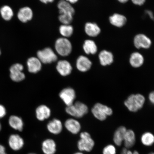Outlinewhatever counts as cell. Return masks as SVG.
I'll use <instances>...</instances> for the list:
<instances>
[{
    "instance_id": "cell-41",
    "label": "cell",
    "mask_w": 154,
    "mask_h": 154,
    "mask_svg": "<svg viewBox=\"0 0 154 154\" xmlns=\"http://www.w3.org/2000/svg\"><path fill=\"white\" fill-rule=\"evenodd\" d=\"M117 1L121 3H127L129 0H117Z\"/></svg>"
},
{
    "instance_id": "cell-25",
    "label": "cell",
    "mask_w": 154,
    "mask_h": 154,
    "mask_svg": "<svg viewBox=\"0 0 154 154\" xmlns=\"http://www.w3.org/2000/svg\"><path fill=\"white\" fill-rule=\"evenodd\" d=\"M136 140L135 134L134 131L131 130H127L123 142L125 147L129 149L133 147L135 143Z\"/></svg>"
},
{
    "instance_id": "cell-10",
    "label": "cell",
    "mask_w": 154,
    "mask_h": 154,
    "mask_svg": "<svg viewBox=\"0 0 154 154\" xmlns=\"http://www.w3.org/2000/svg\"><path fill=\"white\" fill-rule=\"evenodd\" d=\"M8 143L10 147L14 151H19L24 145V141L21 136L17 134H13L10 136Z\"/></svg>"
},
{
    "instance_id": "cell-38",
    "label": "cell",
    "mask_w": 154,
    "mask_h": 154,
    "mask_svg": "<svg viewBox=\"0 0 154 154\" xmlns=\"http://www.w3.org/2000/svg\"><path fill=\"white\" fill-rule=\"evenodd\" d=\"M126 154H140L139 152L137 151H132L130 150H128V152Z\"/></svg>"
},
{
    "instance_id": "cell-1",
    "label": "cell",
    "mask_w": 154,
    "mask_h": 154,
    "mask_svg": "<svg viewBox=\"0 0 154 154\" xmlns=\"http://www.w3.org/2000/svg\"><path fill=\"white\" fill-rule=\"evenodd\" d=\"M145 102V97L141 94H132L125 100L124 104L129 110L136 112L142 108Z\"/></svg>"
},
{
    "instance_id": "cell-44",
    "label": "cell",
    "mask_w": 154,
    "mask_h": 154,
    "mask_svg": "<svg viewBox=\"0 0 154 154\" xmlns=\"http://www.w3.org/2000/svg\"><path fill=\"white\" fill-rule=\"evenodd\" d=\"M149 154H154V152H151V153H149Z\"/></svg>"
},
{
    "instance_id": "cell-11",
    "label": "cell",
    "mask_w": 154,
    "mask_h": 154,
    "mask_svg": "<svg viewBox=\"0 0 154 154\" xmlns=\"http://www.w3.org/2000/svg\"><path fill=\"white\" fill-rule=\"evenodd\" d=\"M92 65L91 61L88 57L85 56H80L76 60L77 68L81 72H87L91 68Z\"/></svg>"
},
{
    "instance_id": "cell-7",
    "label": "cell",
    "mask_w": 154,
    "mask_h": 154,
    "mask_svg": "<svg viewBox=\"0 0 154 154\" xmlns=\"http://www.w3.org/2000/svg\"><path fill=\"white\" fill-rule=\"evenodd\" d=\"M23 69V66L20 63H16L12 65L9 69L11 79L16 82L23 80L26 78L24 73L22 72Z\"/></svg>"
},
{
    "instance_id": "cell-45",
    "label": "cell",
    "mask_w": 154,
    "mask_h": 154,
    "mask_svg": "<svg viewBox=\"0 0 154 154\" xmlns=\"http://www.w3.org/2000/svg\"><path fill=\"white\" fill-rule=\"evenodd\" d=\"M28 154H36L34 153H29Z\"/></svg>"
},
{
    "instance_id": "cell-5",
    "label": "cell",
    "mask_w": 154,
    "mask_h": 154,
    "mask_svg": "<svg viewBox=\"0 0 154 154\" xmlns=\"http://www.w3.org/2000/svg\"><path fill=\"white\" fill-rule=\"evenodd\" d=\"M80 137L78 143L79 150L82 152L91 151L95 146V142L90 134L88 132H82L80 134Z\"/></svg>"
},
{
    "instance_id": "cell-13",
    "label": "cell",
    "mask_w": 154,
    "mask_h": 154,
    "mask_svg": "<svg viewBox=\"0 0 154 154\" xmlns=\"http://www.w3.org/2000/svg\"><path fill=\"white\" fill-rule=\"evenodd\" d=\"M27 66L29 72L35 74L41 70L42 63L38 57H32L28 60Z\"/></svg>"
},
{
    "instance_id": "cell-37",
    "label": "cell",
    "mask_w": 154,
    "mask_h": 154,
    "mask_svg": "<svg viewBox=\"0 0 154 154\" xmlns=\"http://www.w3.org/2000/svg\"><path fill=\"white\" fill-rule=\"evenodd\" d=\"M39 1L42 3L47 4L49 3L53 2L54 0H39Z\"/></svg>"
},
{
    "instance_id": "cell-40",
    "label": "cell",
    "mask_w": 154,
    "mask_h": 154,
    "mask_svg": "<svg viewBox=\"0 0 154 154\" xmlns=\"http://www.w3.org/2000/svg\"><path fill=\"white\" fill-rule=\"evenodd\" d=\"M65 1L70 4H74L77 2L79 0H65Z\"/></svg>"
},
{
    "instance_id": "cell-36",
    "label": "cell",
    "mask_w": 154,
    "mask_h": 154,
    "mask_svg": "<svg viewBox=\"0 0 154 154\" xmlns=\"http://www.w3.org/2000/svg\"><path fill=\"white\" fill-rule=\"evenodd\" d=\"M0 154H7L6 152L5 147L1 144H0Z\"/></svg>"
},
{
    "instance_id": "cell-21",
    "label": "cell",
    "mask_w": 154,
    "mask_h": 154,
    "mask_svg": "<svg viewBox=\"0 0 154 154\" xmlns=\"http://www.w3.org/2000/svg\"><path fill=\"white\" fill-rule=\"evenodd\" d=\"M127 130L125 127L121 126L115 131L113 137V141L116 145L120 146L122 145Z\"/></svg>"
},
{
    "instance_id": "cell-23",
    "label": "cell",
    "mask_w": 154,
    "mask_h": 154,
    "mask_svg": "<svg viewBox=\"0 0 154 154\" xmlns=\"http://www.w3.org/2000/svg\"><path fill=\"white\" fill-rule=\"evenodd\" d=\"M57 7L59 9V14L65 13L74 15L75 10L71 4L65 1L61 0L57 4Z\"/></svg>"
},
{
    "instance_id": "cell-8",
    "label": "cell",
    "mask_w": 154,
    "mask_h": 154,
    "mask_svg": "<svg viewBox=\"0 0 154 154\" xmlns=\"http://www.w3.org/2000/svg\"><path fill=\"white\" fill-rule=\"evenodd\" d=\"M59 96L67 106L74 103L76 98L75 92L72 88H65L60 92Z\"/></svg>"
},
{
    "instance_id": "cell-35",
    "label": "cell",
    "mask_w": 154,
    "mask_h": 154,
    "mask_svg": "<svg viewBox=\"0 0 154 154\" xmlns=\"http://www.w3.org/2000/svg\"><path fill=\"white\" fill-rule=\"evenodd\" d=\"M149 98L150 103L154 105V91L152 92L149 94Z\"/></svg>"
},
{
    "instance_id": "cell-29",
    "label": "cell",
    "mask_w": 154,
    "mask_h": 154,
    "mask_svg": "<svg viewBox=\"0 0 154 154\" xmlns=\"http://www.w3.org/2000/svg\"><path fill=\"white\" fill-rule=\"evenodd\" d=\"M60 33L63 37L66 38L70 37L74 32L73 27L70 24H63L60 26Z\"/></svg>"
},
{
    "instance_id": "cell-24",
    "label": "cell",
    "mask_w": 154,
    "mask_h": 154,
    "mask_svg": "<svg viewBox=\"0 0 154 154\" xmlns=\"http://www.w3.org/2000/svg\"><path fill=\"white\" fill-rule=\"evenodd\" d=\"M129 62L131 66L134 68H138L143 65L144 57L141 54L135 52L131 54Z\"/></svg>"
},
{
    "instance_id": "cell-46",
    "label": "cell",
    "mask_w": 154,
    "mask_h": 154,
    "mask_svg": "<svg viewBox=\"0 0 154 154\" xmlns=\"http://www.w3.org/2000/svg\"><path fill=\"white\" fill-rule=\"evenodd\" d=\"M1 50H0V55H1Z\"/></svg>"
},
{
    "instance_id": "cell-3",
    "label": "cell",
    "mask_w": 154,
    "mask_h": 154,
    "mask_svg": "<svg viewBox=\"0 0 154 154\" xmlns=\"http://www.w3.org/2000/svg\"><path fill=\"white\" fill-rule=\"evenodd\" d=\"M56 51L59 55L66 57L72 51V46L70 42L66 38L63 37L58 38L55 42Z\"/></svg>"
},
{
    "instance_id": "cell-4",
    "label": "cell",
    "mask_w": 154,
    "mask_h": 154,
    "mask_svg": "<svg viewBox=\"0 0 154 154\" xmlns=\"http://www.w3.org/2000/svg\"><path fill=\"white\" fill-rule=\"evenodd\" d=\"M92 114L100 121L106 120L107 117L112 114L113 111L110 107L100 103L94 105L91 110Z\"/></svg>"
},
{
    "instance_id": "cell-31",
    "label": "cell",
    "mask_w": 154,
    "mask_h": 154,
    "mask_svg": "<svg viewBox=\"0 0 154 154\" xmlns=\"http://www.w3.org/2000/svg\"><path fill=\"white\" fill-rule=\"evenodd\" d=\"M72 15L62 13L60 14L59 19L63 24H70L73 20Z\"/></svg>"
},
{
    "instance_id": "cell-27",
    "label": "cell",
    "mask_w": 154,
    "mask_h": 154,
    "mask_svg": "<svg viewBox=\"0 0 154 154\" xmlns=\"http://www.w3.org/2000/svg\"><path fill=\"white\" fill-rule=\"evenodd\" d=\"M83 49L87 54L94 55L97 53V47L95 42L91 40H86L83 44Z\"/></svg>"
},
{
    "instance_id": "cell-32",
    "label": "cell",
    "mask_w": 154,
    "mask_h": 154,
    "mask_svg": "<svg viewBox=\"0 0 154 154\" xmlns=\"http://www.w3.org/2000/svg\"><path fill=\"white\" fill-rule=\"evenodd\" d=\"M116 149L113 144H109L103 148V154H116Z\"/></svg>"
},
{
    "instance_id": "cell-9",
    "label": "cell",
    "mask_w": 154,
    "mask_h": 154,
    "mask_svg": "<svg viewBox=\"0 0 154 154\" xmlns=\"http://www.w3.org/2000/svg\"><path fill=\"white\" fill-rule=\"evenodd\" d=\"M134 44L135 47L138 49L141 48L148 49L151 47L152 42L151 40L145 35L140 34L135 36Z\"/></svg>"
},
{
    "instance_id": "cell-30",
    "label": "cell",
    "mask_w": 154,
    "mask_h": 154,
    "mask_svg": "<svg viewBox=\"0 0 154 154\" xmlns=\"http://www.w3.org/2000/svg\"><path fill=\"white\" fill-rule=\"evenodd\" d=\"M0 12L2 17L5 20H10L13 15L12 9L8 5L4 6L2 7L0 10Z\"/></svg>"
},
{
    "instance_id": "cell-28",
    "label": "cell",
    "mask_w": 154,
    "mask_h": 154,
    "mask_svg": "<svg viewBox=\"0 0 154 154\" xmlns=\"http://www.w3.org/2000/svg\"><path fill=\"white\" fill-rule=\"evenodd\" d=\"M140 141L143 145L151 146L154 144V135L150 132H146L142 134Z\"/></svg>"
},
{
    "instance_id": "cell-16",
    "label": "cell",
    "mask_w": 154,
    "mask_h": 154,
    "mask_svg": "<svg viewBox=\"0 0 154 154\" xmlns=\"http://www.w3.org/2000/svg\"><path fill=\"white\" fill-rule=\"evenodd\" d=\"M51 113V109L45 105H40L36 109V118L40 121H43L49 118Z\"/></svg>"
},
{
    "instance_id": "cell-2",
    "label": "cell",
    "mask_w": 154,
    "mask_h": 154,
    "mask_svg": "<svg viewBox=\"0 0 154 154\" xmlns=\"http://www.w3.org/2000/svg\"><path fill=\"white\" fill-rule=\"evenodd\" d=\"M67 114L77 118H80L88 113V108L85 104L79 101L67 106L66 108Z\"/></svg>"
},
{
    "instance_id": "cell-19",
    "label": "cell",
    "mask_w": 154,
    "mask_h": 154,
    "mask_svg": "<svg viewBox=\"0 0 154 154\" xmlns=\"http://www.w3.org/2000/svg\"><path fill=\"white\" fill-rule=\"evenodd\" d=\"M42 150L45 154H55L56 152V144L54 140L47 139L42 143Z\"/></svg>"
},
{
    "instance_id": "cell-17",
    "label": "cell",
    "mask_w": 154,
    "mask_h": 154,
    "mask_svg": "<svg viewBox=\"0 0 154 154\" xmlns=\"http://www.w3.org/2000/svg\"><path fill=\"white\" fill-rule=\"evenodd\" d=\"M99 58L100 63L103 66L110 65L114 60L112 53L106 50L101 51L99 54Z\"/></svg>"
},
{
    "instance_id": "cell-20",
    "label": "cell",
    "mask_w": 154,
    "mask_h": 154,
    "mask_svg": "<svg viewBox=\"0 0 154 154\" xmlns=\"http://www.w3.org/2000/svg\"><path fill=\"white\" fill-rule=\"evenodd\" d=\"M33 17V12L29 7H26L22 8L19 11L18 14L19 20L23 23H26L30 20Z\"/></svg>"
},
{
    "instance_id": "cell-33",
    "label": "cell",
    "mask_w": 154,
    "mask_h": 154,
    "mask_svg": "<svg viewBox=\"0 0 154 154\" xmlns=\"http://www.w3.org/2000/svg\"><path fill=\"white\" fill-rule=\"evenodd\" d=\"M6 114V110L2 105H0V119L3 118Z\"/></svg>"
},
{
    "instance_id": "cell-22",
    "label": "cell",
    "mask_w": 154,
    "mask_h": 154,
    "mask_svg": "<svg viewBox=\"0 0 154 154\" xmlns=\"http://www.w3.org/2000/svg\"><path fill=\"white\" fill-rule=\"evenodd\" d=\"M86 33L91 37H95L100 33L101 29L95 23L88 22L86 23L85 26Z\"/></svg>"
},
{
    "instance_id": "cell-43",
    "label": "cell",
    "mask_w": 154,
    "mask_h": 154,
    "mask_svg": "<svg viewBox=\"0 0 154 154\" xmlns=\"http://www.w3.org/2000/svg\"><path fill=\"white\" fill-rule=\"evenodd\" d=\"M2 129V126L1 124V123H0V131H1Z\"/></svg>"
},
{
    "instance_id": "cell-26",
    "label": "cell",
    "mask_w": 154,
    "mask_h": 154,
    "mask_svg": "<svg viewBox=\"0 0 154 154\" xmlns=\"http://www.w3.org/2000/svg\"><path fill=\"white\" fill-rule=\"evenodd\" d=\"M9 124L14 129L22 131L23 128L24 123L20 117L16 116H11L9 117Z\"/></svg>"
},
{
    "instance_id": "cell-14",
    "label": "cell",
    "mask_w": 154,
    "mask_h": 154,
    "mask_svg": "<svg viewBox=\"0 0 154 154\" xmlns=\"http://www.w3.org/2000/svg\"><path fill=\"white\" fill-rule=\"evenodd\" d=\"M64 126L69 132L73 134H78L81 129L80 123L74 119H67L65 122Z\"/></svg>"
},
{
    "instance_id": "cell-6",
    "label": "cell",
    "mask_w": 154,
    "mask_h": 154,
    "mask_svg": "<svg viewBox=\"0 0 154 154\" xmlns=\"http://www.w3.org/2000/svg\"><path fill=\"white\" fill-rule=\"evenodd\" d=\"M37 57L42 63L47 64L56 61L57 57L56 54L51 48L48 47L38 51Z\"/></svg>"
},
{
    "instance_id": "cell-15",
    "label": "cell",
    "mask_w": 154,
    "mask_h": 154,
    "mask_svg": "<svg viewBox=\"0 0 154 154\" xmlns=\"http://www.w3.org/2000/svg\"><path fill=\"white\" fill-rule=\"evenodd\" d=\"M47 129L51 134H60L63 130L62 122L58 119H54L50 121L47 125Z\"/></svg>"
},
{
    "instance_id": "cell-18",
    "label": "cell",
    "mask_w": 154,
    "mask_h": 154,
    "mask_svg": "<svg viewBox=\"0 0 154 154\" xmlns=\"http://www.w3.org/2000/svg\"><path fill=\"white\" fill-rule=\"evenodd\" d=\"M109 22L113 26L118 28L122 27L126 24L127 19L124 15L115 13L109 17Z\"/></svg>"
},
{
    "instance_id": "cell-12",
    "label": "cell",
    "mask_w": 154,
    "mask_h": 154,
    "mask_svg": "<svg viewBox=\"0 0 154 154\" xmlns=\"http://www.w3.org/2000/svg\"><path fill=\"white\" fill-rule=\"evenodd\" d=\"M57 72L61 75L66 76L70 75L72 71V67L70 63L66 60H60L56 66Z\"/></svg>"
},
{
    "instance_id": "cell-34",
    "label": "cell",
    "mask_w": 154,
    "mask_h": 154,
    "mask_svg": "<svg viewBox=\"0 0 154 154\" xmlns=\"http://www.w3.org/2000/svg\"><path fill=\"white\" fill-rule=\"evenodd\" d=\"M131 1L134 5L141 6L145 3L146 0H131Z\"/></svg>"
},
{
    "instance_id": "cell-42",
    "label": "cell",
    "mask_w": 154,
    "mask_h": 154,
    "mask_svg": "<svg viewBox=\"0 0 154 154\" xmlns=\"http://www.w3.org/2000/svg\"><path fill=\"white\" fill-rule=\"evenodd\" d=\"M74 154H84L82 152H76Z\"/></svg>"
},
{
    "instance_id": "cell-39",
    "label": "cell",
    "mask_w": 154,
    "mask_h": 154,
    "mask_svg": "<svg viewBox=\"0 0 154 154\" xmlns=\"http://www.w3.org/2000/svg\"><path fill=\"white\" fill-rule=\"evenodd\" d=\"M128 149H127L126 148H123L122 151L121 152V154H126L127 152L128 151Z\"/></svg>"
}]
</instances>
